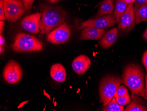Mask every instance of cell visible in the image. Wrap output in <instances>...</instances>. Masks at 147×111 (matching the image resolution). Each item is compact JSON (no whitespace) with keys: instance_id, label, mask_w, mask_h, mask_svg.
Wrapping results in <instances>:
<instances>
[{"instance_id":"cell-5","label":"cell","mask_w":147,"mask_h":111,"mask_svg":"<svg viewBox=\"0 0 147 111\" xmlns=\"http://www.w3.org/2000/svg\"><path fill=\"white\" fill-rule=\"evenodd\" d=\"M4 9L6 18L10 23L17 21L26 10L21 0H4Z\"/></svg>"},{"instance_id":"cell-13","label":"cell","mask_w":147,"mask_h":111,"mask_svg":"<svg viewBox=\"0 0 147 111\" xmlns=\"http://www.w3.org/2000/svg\"><path fill=\"white\" fill-rule=\"evenodd\" d=\"M50 75L56 82H63L66 80L67 73L65 68L61 64L56 63L51 67Z\"/></svg>"},{"instance_id":"cell-24","label":"cell","mask_w":147,"mask_h":111,"mask_svg":"<svg viewBox=\"0 0 147 111\" xmlns=\"http://www.w3.org/2000/svg\"><path fill=\"white\" fill-rule=\"evenodd\" d=\"M143 63L147 72V50L144 52L143 56Z\"/></svg>"},{"instance_id":"cell-26","label":"cell","mask_w":147,"mask_h":111,"mask_svg":"<svg viewBox=\"0 0 147 111\" xmlns=\"http://www.w3.org/2000/svg\"><path fill=\"white\" fill-rule=\"evenodd\" d=\"M145 93L144 98L147 100V74L145 76Z\"/></svg>"},{"instance_id":"cell-10","label":"cell","mask_w":147,"mask_h":111,"mask_svg":"<svg viewBox=\"0 0 147 111\" xmlns=\"http://www.w3.org/2000/svg\"><path fill=\"white\" fill-rule=\"evenodd\" d=\"M42 14L37 12L26 16L21 22L23 29L28 32L38 34L40 32V22Z\"/></svg>"},{"instance_id":"cell-23","label":"cell","mask_w":147,"mask_h":111,"mask_svg":"<svg viewBox=\"0 0 147 111\" xmlns=\"http://www.w3.org/2000/svg\"><path fill=\"white\" fill-rule=\"evenodd\" d=\"M34 1V0H23V3L26 10H28L32 8Z\"/></svg>"},{"instance_id":"cell-14","label":"cell","mask_w":147,"mask_h":111,"mask_svg":"<svg viewBox=\"0 0 147 111\" xmlns=\"http://www.w3.org/2000/svg\"><path fill=\"white\" fill-rule=\"evenodd\" d=\"M118 29L116 28L112 29L106 32L102 37L99 44L103 48H108L114 44L118 36Z\"/></svg>"},{"instance_id":"cell-29","label":"cell","mask_w":147,"mask_h":111,"mask_svg":"<svg viewBox=\"0 0 147 111\" xmlns=\"http://www.w3.org/2000/svg\"><path fill=\"white\" fill-rule=\"evenodd\" d=\"M124 1L127 4H133L135 2V0H124Z\"/></svg>"},{"instance_id":"cell-3","label":"cell","mask_w":147,"mask_h":111,"mask_svg":"<svg viewBox=\"0 0 147 111\" xmlns=\"http://www.w3.org/2000/svg\"><path fill=\"white\" fill-rule=\"evenodd\" d=\"M11 48L17 52L40 51L43 49L42 43L35 36L24 33L16 35Z\"/></svg>"},{"instance_id":"cell-7","label":"cell","mask_w":147,"mask_h":111,"mask_svg":"<svg viewBox=\"0 0 147 111\" xmlns=\"http://www.w3.org/2000/svg\"><path fill=\"white\" fill-rule=\"evenodd\" d=\"M71 35L70 27L67 24L64 23L47 34L46 39L48 42L52 44H60L67 42Z\"/></svg>"},{"instance_id":"cell-19","label":"cell","mask_w":147,"mask_h":111,"mask_svg":"<svg viewBox=\"0 0 147 111\" xmlns=\"http://www.w3.org/2000/svg\"><path fill=\"white\" fill-rule=\"evenodd\" d=\"M125 111H147V108L138 101H132L125 108Z\"/></svg>"},{"instance_id":"cell-25","label":"cell","mask_w":147,"mask_h":111,"mask_svg":"<svg viewBox=\"0 0 147 111\" xmlns=\"http://www.w3.org/2000/svg\"><path fill=\"white\" fill-rule=\"evenodd\" d=\"M5 24V22L3 20H1L0 21V33H1V35L3 30H4Z\"/></svg>"},{"instance_id":"cell-27","label":"cell","mask_w":147,"mask_h":111,"mask_svg":"<svg viewBox=\"0 0 147 111\" xmlns=\"http://www.w3.org/2000/svg\"><path fill=\"white\" fill-rule=\"evenodd\" d=\"M136 3L140 4H147V0H135Z\"/></svg>"},{"instance_id":"cell-12","label":"cell","mask_w":147,"mask_h":111,"mask_svg":"<svg viewBox=\"0 0 147 111\" xmlns=\"http://www.w3.org/2000/svg\"><path fill=\"white\" fill-rule=\"evenodd\" d=\"M106 31L105 29L85 28L82 32L80 38L82 40H100L105 34Z\"/></svg>"},{"instance_id":"cell-28","label":"cell","mask_w":147,"mask_h":111,"mask_svg":"<svg viewBox=\"0 0 147 111\" xmlns=\"http://www.w3.org/2000/svg\"><path fill=\"white\" fill-rule=\"evenodd\" d=\"M5 44V39L3 36L1 35L0 36V45L3 46Z\"/></svg>"},{"instance_id":"cell-11","label":"cell","mask_w":147,"mask_h":111,"mask_svg":"<svg viewBox=\"0 0 147 111\" xmlns=\"http://www.w3.org/2000/svg\"><path fill=\"white\" fill-rule=\"evenodd\" d=\"M90 59L88 56L82 54L78 56L73 61L72 67L75 72L78 75L85 73L90 67Z\"/></svg>"},{"instance_id":"cell-30","label":"cell","mask_w":147,"mask_h":111,"mask_svg":"<svg viewBox=\"0 0 147 111\" xmlns=\"http://www.w3.org/2000/svg\"><path fill=\"white\" fill-rule=\"evenodd\" d=\"M49 2L51 3H55L59 1L60 0H47Z\"/></svg>"},{"instance_id":"cell-33","label":"cell","mask_w":147,"mask_h":111,"mask_svg":"<svg viewBox=\"0 0 147 111\" xmlns=\"http://www.w3.org/2000/svg\"><path fill=\"white\" fill-rule=\"evenodd\" d=\"M11 1H16V0H11Z\"/></svg>"},{"instance_id":"cell-2","label":"cell","mask_w":147,"mask_h":111,"mask_svg":"<svg viewBox=\"0 0 147 111\" xmlns=\"http://www.w3.org/2000/svg\"><path fill=\"white\" fill-rule=\"evenodd\" d=\"M66 12L59 7H46L43 10L40 22L41 34H47L65 23Z\"/></svg>"},{"instance_id":"cell-20","label":"cell","mask_w":147,"mask_h":111,"mask_svg":"<svg viewBox=\"0 0 147 111\" xmlns=\"http://www.w3.org/2000/svg\"><path fill=\"white\" fill-rule=\"evenodd\" d=\"M115 98L116 101L120 106H125L130 101V98L129 93L123 95V96H119L116 97Z\"/></svg>"},{"instance_id":"cell-15","label":"cell","mask_w":147,"mask_h":111,"mask_svg":"<svg viewBox=\"0 0 147 111\" xmlns=\"http://www.w3.org/2000/svg\"><path fill=\"white\" fill-rule=\"evenodd\" d=\"M134 11L136 15V24L147 21V4L135 3Z\"/></svg>"},{"instance_id":"cell-16","label":"cell","mask_w":147,"mask_h":111,"mask_svg":"<svg viewBox=\"0 0 147 111\" xmlns=\"http://www.w3.org/2000/svg\"><path fill=\"white\" fill-rule=\"evenodd\" d=\"M114 8L113 0H103L100 5L95 18L101 17L105 15L109 14Z\"/></svg>"},{"instance_id":"cell-32","label":"cell","mask_w":147,"mask_h":111,"mask_svg":"<svg viewBox=\"0 0 147 111\" xmlns=\"http://www.w3.org/2000/svg\"><path fill=\"white\" fill-rule=\"evenodd\" d=\"M144 39H146V40L147 41V29L146 30V31H145V32H144Z\"/></svg>"},{"instance_id":"cell-4","label":"cell","mask_w":147,"mask_h":111,"mask_svg":"<svg viewBox=\"0 0 147 111\" xmlns=\"http://www.w3.org/2000/svg\"><path fill=\"white\" fill-rule=\"evenodd\" d=\"M121 82V78L119 76H107L102 79L100 84V95L103 106L110 102Z\"/></svg>"},{"instance_id":"cell-31","label":"cell","mask_w":147,"mask_h":111,"mask_svg":"<svg viewBox=\"0 0 147 111\" xmlns=\"http://www.w3.org/2000/svg\"><path fill=\"white\" fill-rule=\"evenodd\" d=\"M4 50H5V48L3 47V46L0 45V53H1V54L4 52Z\"/></svg>"},{"instance_id":"cell-1","label":"cell","mask_w":147,"mask_h":111,"mask_svg":"<svg viewBox=\"0 0 147 111\" xmlns=\"http://www.w3.org/2000/svg\"><path fill=\"white\" fill-rule=\"evenodd\" d=\"M121 82L129 88L134 95L145 96L144 75L139 65L131 64L126 66L123 70Z\"/></svg>"},{"instance_id":"cell-22","label":"cell","mask_w":147,"mask_h":111,"mask_svg":"<svg viewBox=\"0 0 147 111\" xmlns=\"http://www.w3.org/2000/svg\"><path fill=\"white\" fill-rule=\"evenodd\" d=\"M6 18L5 10L4 9V0L0 1V20H5Z\"/></svg>"},{"instance_id":"cell-34","label":"cell","mask_w":147,"mask_h":111,"mask_svg":"<svg viewBox=\"0 0 147 111\" xmlns=\"http://www.w3.org/2000/svg\"><path fill=\"white\" fill-rule=\"evenodd\" d=\"M116 1H120V0H116Z\"/></svg>"},{"instance_id":"cell-21","label":"cell","mask_w":147,"mask_h":111,"mask_svg":"<svg viewBox=\"0 0 147 111\" xmlns=\"http://www.w3.org/2000/svg\"><path fill=\"white\" fill-rule=\"evenodd\" d=\"M127 93H128L127 89L124 86L120 85L119 86L116 90L114 97H119V96H123Z\"/></svg>"},{"instance_id":"cell-6","label":"cell","mask_w":147,"mask_h":111,"mask_svg":"<svg viewBox=\"0 0 147 111\" xmlns=\"http://www.w3.org/2000/svg\"><path fill=\"white\" fill-rule=\"evenodd\" d=\"M3 76L5 82L11 84L19 82L23 78V73L20 65L15 60H10L5 66Z\"/></svg>"},{"instance_id":"cell-18","label":"cell","mask_w":147,"mask_h":111,"mask_svg":"<svg viewBox=\"0 0 147 111\" xmlns=\"http://www.w3.org/2000/svg\"><path fill=\"white\" fill-rule=\"evenodd\" d=\"M104 111H123L124 108L117 103L115 98L113 97L109 103L102 108Z\"/></svg>"},{"instance_id":"cell-8","label":"cell","mask_w":147,"mask_h":111,"mask_svg":"<svg viewBox=\"0 0 147 111\" xmlns=\"http://www.w3.org/2000/svg\"><path fill=\"white\" fill-rule=\"evenodd\" d=\"M117 23L114 15L109 14L86 20L81 24L80 28L84 29L86 28H92L102 29L112 27Z\"/></svg>"},{"instance_id":"cell-17","label":"cell","mask_w":147,"mask_h":111,"mask_svg":"<svg viewBox=\"0 0 147 111\" xmlns=\"http://www.w3.org/2000/svg\"><path fill=\"white\" fill-rule=\"evenodd\" d=\"M128 4L125 3L124 0L116 1L114 11V16L117 22H119V19L121 15L127 9Z\"/></svg>"},{"instance_id":"cell-9","label":"cell","mask_w":147,"mask_h":111,"mask_svg":"<svg viewBox=\"0 0 147 111\" xmlns=\"http://www.w3.org/2000/svg\"><path fill=\"white\" fill-rule=\"evenodd\" d=\"M136 21L134 4H129L125 11L119 19L118 29L120 32L130 31L135 26Z\"/></svg>"}]
</instances>
